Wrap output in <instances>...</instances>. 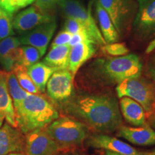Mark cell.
I'll return each instance as SVG.
<instances>
[{
  "instance_id": "cell-36",
  "label": "cell",
  "mask_w": 155,
  "mask_h": 155,
  "mask_svg": "<svg viewBox=\"0 0 155 155\" xmlns=\"http://www.w3.org/2000/svg\"><path fill=\"white\" fill-rule=\"evenodd\" d=\"M106 155H123V154H117V153L109 152V151H106Z\"/></svg>"
},
{
  "instance_id": "cell-34",
  "label": "cell",
  "mask_w": 155,
  "mask_h": 155,
  "mask_svg": "<svg viewBox=\"0 0 155 155\" xmlns=\"http://www.w3.org/2000/svg\"><path fill=\"white\" fill-rule=\"evenodd\" d=\"M155 49V38L153 39L152 41L150 42V43L149 44V45L147 46L146 49V53L149 54L151 53Z\"/></svg>"
},
{
  "instance_id": "cell-13",
  "label": "cell",
  "mask_w": 155,
  "mask_h": 155,
  "mask_svg": "<svg viewBox=\"0 0 155 155\" xmlns=\"http://www.w3.org/2000/svg\"><path fill=\"white\" fill-rule=\"evenodd\" d=\"M89 146L96 149H103L123 155H141L139 152L127 143L122 140L106 134L91 136L88 141Z\"/></svg>"
},
{
  "instance_id": "cell-5",
  "label": "cell",
  "mask_w": 155,
  "mask_h": 155,
  "mask_svg": "<svg viewBox=\"0 0 155 155\" xmlns=\"http://www.w3.org/2000/svg\"><path fill=\"white\" fill-rule=\"evenodd\" d=\"M45 130L58 147L80 144L86 138L88 133L84 124L68 117L58 118L48 126Z\"/></svg>"
},
{
  "instance_id": "cell-22",
  "label": "cell",
  "mask_w": 155,
  "mask_h": 155,
  "mask_svg": "<svg viewBox=\"0 0 155 155\" xmlns=\"http://www.w3.org/2000/svg\"><path fill=\"white\" fill-rule=\"evenodd\" d=\"M27 71L39 91L43 93L45 91L48 80L56 71L45 64L43 62H38L29 67Z\"/></svg>"
},
{
  "instance_id": "cell-16",
  "label": "cell",
  "mask_w": 155,
  "mask_h": 155,
  "mask_svg": "<svg viewBox=\"0 0 155 155\" xmlns=\"http://www.w3.org/2000/svg\"><path fill=\"white\" fill-rule=\"evenodd\" d=\"M96 53L94 43L90 41H85L71 48L69 54L68 70L74 75L80 68L91 59Z\"/></svg>"
},
{
  "instance_id": "cell-7",
  "label": "cell",
  "mask_w": 155,
  "mask_h": 155,
  "mask_svg": "<svg viewBox=\"0 0 155 155\" xmlns=\"http://www.w3.org/2000/svg\"><path fill=\"white\" fill-rule=\"evenodd\" d=\"M107 12L119 35L131 28L135 5L133 0H98Z\"/></svg>"
},
{
  "instance_id": "cell-19",
  "label": "cell",
  "mask_w": 155,
  "mask_h": 155,
  "mask_svg": "<svg viewBox=\"0 0 155 155\" xmlns=\"http://www.w3.org/2000/svg\"><path fill=\"white\" fill-rule=\"evenodd\" d=\"M0 112L12 127L17 128L15 110L7 86V72L0 71Z\"/></svg>"
},
{
  "instance_id": "cell-12",
  "label": "cell",
  "mask_w": 155,
  "mask_h": 155,
  "mask_svg": "<svg viewBox=\"0 0 155 155\" xmlns=\"http://www.w3.org/2000/svg\"><path fill=\"white\" fill-rule=\"evenodd\" d=\"M56 26L57 25L55 20L39 25L27 34L19 37L21 45H30L37 48L42 57L46 53L48 44L55 31Z\"/></svg>"
},
{
  "instance_id": "cell-14",
  "label": "cell",
  "mask_w": 155,
  "mask_h": 155,
  "mask_svg": "<svg viewBox=\"0 0 155 155\" xmlns=\"http://www.w3.org/2000/svg\"><path fill=\"white\" fill-rule=\"evenodd\" d=\"M25 148V139L22 131L8 123L0 127V155L22 152Z\"/></svg>"
},
{
  "instance_id": "cell-11",
  "label": "cell",
  "mask_w": 155,
  "mask_h": 155,
  "mask_svg": "<svg viewBox=\"0 0 155 155\" xmlns=\"http://www.w3.org/2000/svg\"><path fill=\"white\" fill-rule=\"evenodd\" d=\"M73 79L74 75L68 69L55 71L46 85L48 96L56 101L69 98L73 93Z\"/></svg>"
},
{
  "instance_id": "cell-24",
  "label": "cell",
  "mask_w": 155,
  "mask_h": 155,
  "mask_svg": "<svg viewBox=\"0 0 155 155\" xmlns=\"http://www.w3.org/2000/svg\"><path fill=\"white\" fill-rule=\"evenodd\" d=\"M7 86L15 108L19 106V104L30 94L20 86L13 71L7 72Z\"/></svg>"
},
{
  "instance_id": "cell-21",
  "label": "cell",
  "mask_w": 155,
  "mask_h": 155,
  "mask_svg": "<svg viewBox=\"0 0 155 155\" xmlns=\"http://www.w3.org/2000/svg\"><path fill=\"white\" fill-rule=\"evenodd\" d=\"M96 10L100 25L101 32L106 44L117 42L119 39V35L116 31L107 12L101 5L98 1L96 2Z\"/></svg>"
},
{
  "instance_id": "cell-3",
  "label": "cell",
  "mask_w": 155,
  "mask_h": 155,
  "mask_svg": "<svg viewBox=\"0 0 155 155\" xmlns=\"http://www.w3.org/2000/svg\"><path fill=\"white\" fill-rule=\"evenodd\" d=\"M96 68L103 78L119 84L124 81L140 76L142 65L138 56L131 54L99 60L96 63Z\"/></svg>"
},
{
  "instance_id": "cell-32",
  "label": "cell",
  "mask_w": 155,
  "mask_h": 155,
  "mask_svg": "<svg viewBox=\"0 0 155 155\" xmlns=\"http://www.w3.org/2000/svg\"><path fill=\"white\" fill-rule=\"evenodd\" d=\"M152 53H154L147 63V73L150 80L155 84V50H153Z\"/></svg>"
},
{
  "instance_id": "cell-15",
  "label": "cell",
  "mask_w": 155,
  "mask_h": 155,
  "mask_svg": "<svg viewBox=\"0 0 155 155\" xmlns=\"http://www.w3.org/2000/svg\"><path fill=\"white\" fill-rule=\"evenodd\" d=\"M118 136L138 146L155 145V130L148 124L137 127L121 126L118 131Z\"/></svg>"
},
{
  "instance_id": "cell-30",
  "label": "cell",
  "mask_w": 155,
  "mask_h": 155,
  "mask_svg": "<svg viewBox=\"0 0 155 155\" xmlns=\"http://www.w3.org/2000/svg\"><path fill=\"white\" fill-rule=\"evenodd\" d=\"M72 36V34L70 33L69 32H68V31L65 30H62L61 32H60L58 35L55 37V38L54 39L51 47L64 45H68Z\"/></svg>"
},
{
  "instance_id": "cell-23",
  "label": "cell",
  "mask_w": 155,
  "mask_h": 155,
  "mask_svg": "<svg viewBox=\"0 0 155 155\" xmlns=\"http://www.w3.org/2000/svg\"><path fill=\"white\" fill-rule=\"evenodd\" d=\"M41 57V54L37 48L30 45H21L17 53V64L28 68L38 63Z\"/></svg>"
},
{
  "instance_id": "cell-20",
  "label": "cell",
  "mask_w": 155,
  "mask_h": 155,
  "mask_svg": "<svg viewBox=\"0 0 155 155\" xmlns=\"http://www.w3.org/2000/svg\"><path fill=\"white\" fill-rule=\"evenodd\" d=\"M71 46L68 45L51 47L43 63L55 71L68 69Z\"/></svg>"
},
{
  "instance_id": "cell-38",
  "label": "cell",
  "mask_w": 155,
  "mask_h": 155,
  "mask_svg": "<svg viewBox=\"0 0 155 155\" xmlns=\"http://www.w3.org/2000/svg\"><path fill=\"white\" fill-rule=\"evenodd\" d=\"M147 155H155V150L152 151V152H144Z\"/></svg>"
},
{
  "instance_id": "cell-35",
  "label": "cell",
  "mask_w": 155,
  "mask_h": 155,
  "mask_svg": "<svg viewBox=\"0 0 155 155\" xmlns=\"http://www.w3.org/2000/svg\"><path fill=\"white\" fill-rule=\"evenodd\" d=\"M5 116L3 115L0 112V127H2V125L3 124V122H4V120H5Z\"/></svg>"
},
{
  "instance_id": "cell-6",
  "label": "cell",
  "mask_w": 155,
  "mask_h": 155,
  "mask_svg": "<svg viewBox=\"0 0 155 155\" xmlns=\"http://www.w3.org/2000/svg\"><path fill=\"white\" fill-rule=\"evenodd\" d=\"M58 5L68 17H73L83 25L94 44L105 45L106 42L92 16L91 6L86 9L75 0H61Z\"/></svg>"
},
{
  "instance_id": "cell-39",
  "label": "cell",
  "mask_w": 155,
  "mask_h": 155,
  "mask_svg": "<svg viewBox=\"0 0 155 155\" xmlns=\"http://www.w3.org/2000/svg\"><path fill=\"white\" fill-rule=\"evenodd\" d=\"M141 155H147L146 154H145V153L144 152H142V154H141Z\"/></svg>"
},
{
  "instance_id": "cell-33",
  "label": "cell",
  "mask_w": 155,
  "mask_h": 155,
  "mask_svg": "<svg viewBox=\"0 0 155 155\" xmlns=\"http://www.w3.org/2000/svg\"><path fill=\"white\" fill-rule=\"evenodd\" d=\"M147 118H148V123L147 124L155 130V109L150 114L147 115Z\"/></svg>"
},
{
  "instance_id": "cell-27",
  "label": "cell",
  "mask_w": 155,
  "mask_h": 155,
  "mask_svg": "<svg viewBox=\"0 0 155 155\" xmlns=\"http://www.w3.org/2000/svg\"><path fill=\"white\" fill-rule=\"evenodd\" d=\"M102 52L106 55L111 57H119L126 55L129 53V50L124 43L114 42V43L106 44L101 46Z\"/></svg>"
},
{
  "instance_id": "cell-9",
  "label": "cell",
  "mask_w": 155,
  "mask_h": 155,
  "mask_svg": "<svg viewBox=\"0 0 155 155\" xmlns=\"http://www.w3.org/2000/svg\"><path fill=\"white\" fill-rule=\"evenodd\" d=\"M53 20L54 17L49 12L43 10L35 4L15 16L13 19V29L18 32H24Z\"/></svg>"
},
{
  "instance_id": "cell-2",
  "label": "cell",
  "mask_w": 155,
  "mask_h": 155,
  "mask_svg": "<svg viewBox=\"0 0 155 155\" xmlns=\"http://www.w3.org/2000/svg\"><path fill=\"white\" fill-rule=\"evenodd\" d=\"M15 110L17 127L25 134L43 129L59 116L57 110L40 94H30Z\"/></svg>"
},
{
  "instance_id": "cell-25",
  "label": "cell",
  "mask_w": 155,
  "mask_h": 155,
  "mask_svg": "<svg viewBox=\"0 0 155 155\" xmlns=\"http://www.w3.org/2000/svg\"><path fill=\"white\" fill-rule=\"evenodd\" d=\"M27 69L28 68L22 66V65L17 64L12 71L16 75V78L20 86L24 89L25 91L31 94H40V92L39 91L30 75H28Z\"/></svg>"
},
{
  "instance_id": "cell-29",
  "label": "cell",
  "mask_w": 155,
  "mask_h": 155,
  "mask_svg": "<svg viewBox=\"0 0 155 155\" xmlns=\"http://www.w3.org/2000/svg\"><path fill=\"white\" fill-rule=\"evenodd\" d=\"M68 32L72 35L78 33H86L88 34L86 29L81 23L73 17H68L65 24V29ZM90 38V37H89ZM91 39V38H90Z\"/></svg>"
},
{
  "instance_id": "cell-28",
  "label": "cell",
  "mask_w": 155,
  "mask_h": 155,
  "mask_svg": "<svg viewBox=\"0 0 155 155\" xmlns=\"http://www.w3.org/2000/svg\"><path fill=\"white\" fill-rule=\"evenodd\" d=\"M35 0H0V7L12 14L32 4Z\"/></svg>"
},
{
  "instance_id": "cell-10",
  "label": "cell",
  "mask_w": 155,
  "mask_h": 155,
  "mask_svg": "<svg viewBox=\"0 0 155 155\" xmlns=\"http://www.w3.org/2000/svg\"><path fill=\"white\" fill-rule=\"evenodd\" d=\"M58 149L44 128L30 131L25 137L26 155H55Z\"/></svg>"
},
{
  "instance_id": "cell-4",
  "label": "cell",
  "mask_w": 155,
  "mask_h": 155,
  "mask_svg": "<svg viewBox=\"0 0 155 155\" xmlns=\"http://www.w3.org/2000/svg\"><path fill=\"white\" fill-rule=\"evenodd\" d=\"M119 98L129 97L142 106L146 115L155 109V84L147 78L128 79L119 83L116 88Z\"/></svg>"
},
{
  "instance_id": "cell-18",
  "label": "cell",
  "mask_w": 155,
  "mask_h": 155,
  "mask_svg": "<svg viewBox=\"0 0 155 155\" xmlns=\"http://www.w3.org/2000/svg\"><path fill=\"white\" fill-rule=\"evenodd\" d=\"M119 106L124 119L135 127L147 124L146 113L140 104L129 97L120 98Z\"/></svg>"
},
{
  "instance_id": "cell-8",
  "label": "cell",
  "mask_w": 155,
  "mask_h": 155,
  "mask_svg": "<svg viewBox=\"0 0 155 155\" xmlns=\"http://www.w3.org/2000/svg\"><path fill=\"white\" fill-rule=\"evenodd\" d=\"M133 30L141 38H150L155 34V0H138Z\"/></svg>"
},
{
  "instance_id": "cell-26",
  "label": "cell",
  "mask_w": 155,
  "mask_h": 155,
  "mask_svg": "<svg viewBox=\"0 0 155 155\" xmlns=\"http://www.w3.org/2000/svg\"><path fill=\"white\" fill-rule=\"evenodd\" d=\"M13 16L14 14H12L0 7V41L15 35Z\"/></svg>"
},
{
  "instance_id": "cell-31",
  "label": "cell",
  "mask_w": 155,
  "mask_h": 155,
  "mask_svg": "<svg viewBox=\"0 0 155 155\" xmlns=\"http://www.w3.org/2000/svg\"><path fill=\"white\" fill-rule=\"evenodd\" d=\"M35 5L46 12H49L58 5L61 0H35Z\"/></svg>"
},
{
  "instance_id": "cell-37",
  "label": "cell",
  "mask_w": 155,
  "mask_h": 155,
  "mask_svg": "<svg viewBox=\"0 0 155 155\" xmlns=\"http://www.w3.org/2000/svg\"><path fill=\"white\" fill-rule=\"evenodd\" d=\"M7 155H26L24 154L23 152H14V153H11V154H9Z\"/></svg>"
},
{
  "instance_id": "cell-1",
  "label": "cell",
  "mask_w": 155,
  "mask_h": 155,
  "mask_svg": "<svg viewBox=\"0 0 155 155\" xmlns=\"http://www.w3.org/2000/svg\"><path fill=\"white\" fill-rule=\"evenodd\" d=\"M68 111L101 132H111L121 127L118 103L108 96L88 95L70 102Z\"/></svg>"
},
{
  "instance_id": "cell-17",
  "label": "cell",
  "mask_w": 155,
  "mask_h": 155,
  "mask_svg": "<svg viewBox=\"0 0 155 155\" xmlns=\"http://www.w3.org/2000/svg\"><path fill=\"white\" fill-rule=\"evenodd\" d=\"M19 38L10 36L0 41V64L6 72H11L17 64Z\"/></svg>"
}]
</instances>
